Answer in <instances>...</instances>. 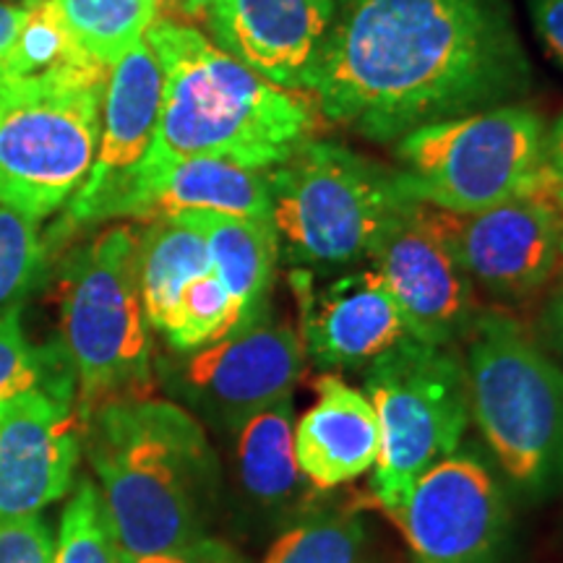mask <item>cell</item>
<instances>
[{
	"mask_svg": "<svg viewBox=\"0 0 563 563\" xmlns=\"http://www.w3.org/2000/svg\"><path fill=\"white\" fill-rule=\"evenodd\" d=\"M139 232L110 228L76 249L60 279L63 347L76 373L79 418L154 389L152 327L139 290Z\"/></svg>",
	"mask_w": 563,
	"mask_h": 563,
	"instance_id": "6",
	"label": "cell"
},
{
	"mask_svg": "<svg viewBox=\"0 0 563 563\" xmlns=\"http://www.w3.org/2000/svg\"><path fill=\"white\" fill-rule=\"evenodd\" d=\"M540 336H543L545 347L563 355V287L545 302L543 316H540Z\"/></svg>",
	"mask_w": 563,
	"mask_h": 563,
	"instance_id": "33",
	"label": "cell"
},
{
	"mask_svg": "<svg viewBox=\"0 0 563 563\" xmlns=\"http://www.w3.org/2000/svg\"><path fill=\"white\" fill-rule=\"evenodd\" d=\"M545 131L543 118L522 104L422 125L397 141V180L410 201L475 214L551 178Z\"/></svg>",
	"mask_w": 563,
	"mask_h": 563,
	"instance_id": "8",
	"label": "cell"
},
{
	"mask_svg": "<svg viewBox=\"0 0 563 563\" xmlns=\"http://www.w3.org/2000/svg\"><path fill=\"white\" fill-rule=\"evenodd\" d=\"M545 167L563 178V115L545 131Z\"/></svg>",
	"mask_w": 563,
	"mask_h": 563,
	"instance_id": "35",
	"label": "cell"
},
{
	"mask_svg": "<svg viewBox=\"0 0 563 563\" xmlns=\"http://www.w3.org/2000/svg\"><path fill=\"white\" fill-rule=\"evenodd\" d=\"M110 68L0 76V207L40 222L79 194L102 136Z\"/></svg>",
	"mask_w": 563,
	"mask_h": 563,
	"instance_id": "4",
	"label": "cell"
},
{
	"mask_svg": "<svg viewBox=\"0 0 563 563\" xmlns=\"http://www.w3.org/2000/svg\"><path fill=\"white\" fill-rule=\"evenodd\" d=\"M30 5L9 3V0H0V63L5 60L11 45L16 42L21 26H24Z\"/></svg>",
	"mask_w": 563,
	"mask_h": 563,
	"instance_id": "34",
	"label": "cell"
},
{
	"mask_svg": "<svg viewBox=\"0 0 563 563\" xmlns=\"http://www.w3.org/2000/svg\"><path fill=\"white\" fill-rule=\"evenodd\" d=\"M428 214L475 290L501 302L532 298L561 258V217L553 173L543 186L475 214L428 207Z\"/></svg>",
	"mask_w": 563,
	"mask_h": 563,
	"instance_id": "11",
	"label": "cell"
},
{
	"mask_svg": "<svg viewBox=\"0 0 563 563\" xmlns=\"http://www.w3.org/2000/svg\"><path fill=\"white\" fill-rule=\"evenodd\" d=\"M121 548L112 534L100 488L89 477L76 483L63 511L53 563H118Z\"/></svg>",
	"mask_w": 563,
	"mask_h": 563,
	"instance_id": "28",
	"label": "cell"
},
{
	"mask_svg": "<svg viewBox=\"0 0 563 563\" xmlns=\"http://www.w3.org/2000/svg\"><path fill=\"white\" fill-rule=\"evenodd\" d=\"M21 5H30V3H37V0H19Z\"/></svg>",
	"mask_w": 563,
	"mask_h": 563,
	"instance_id": "38",
	"label": "cell"
},
{
	"mask_svg": "<svg viewBox=\"0 0 563 563\" xmlns=\"http://www.w3.org/2000/svg\"><path fill=\"white\" fill-rule=\"evenodd\" d=\"M0 74H3V63H0Z\"/></svg>",
	"mask_w": 563,
	"mask_h": 563,
	"instance_id": "40",
	"label": "cell"
},
{
	"mask_svg": "<svg viewBox=\"0 0 563 563\" xmlns=\"http://www.w3.org/2000/svg\"><path fill=\"white\" fill-rule=\"evenodd\" d=\"M136 266L146 321L162 336L173 327L186 287L214 269L203 235L180 217L150 222L139 232Z\"/></svg>",
	"mask_w": 563,
	"mask_h": 563,
	"instance_id": "22",
	"label": "cell"
},
{
	"mask_svg": "<svg viewBox=\"0 0 563 563\" xmlns=\"http://www.w3.org/2000/svg\"><path fill=\"white\" fill-rule=\"evenodd\" d=\"M209 3H211V0H186V5H188V9H191V11H203Z\"/></svg>",
	"mask_w": 563,
	"mask_h": 563,
	"instance_id": "37",
	"label": "cell"
},
{
	"mask_svg": "<svg viewBox=\"0 0 563 563\" xmlns=\"http://www.w3.org/2000/svg\"><path fill=\"white\" fill-rule=\"evenodd\" d=\"M290 285L300 306L298 329L306 355L321 371H365L415 336L389 287L373 269L344 274L319 292L311 274L295 269Z\"/></svg>",
	"mask_w": 563,
	"mask_h": 563,
	"instance_id": "14",
	"label": "cell"
},
{
	"mask_svg": "<svg viewBox=\"0 0 563 563\" xmlns=\"http://www.w3.org/2000/svg\"><path fill=\"white\" fill-rule=\"evenodd\" d=\"M470 418L514 488L563 485V365L506 313H481L467 340Z\"/></svg>",
	"mask_w": 563,
	"mask_h": 563,
	"instance_id": "5",
	"label": "cell"
},
{
	"mask_svg": "<svg viewBox=\"0 0 563 563\" xmlns=\"http://www.w3.org/2000/svg\"><path fill=\"white\" fill-rule=\"evenodd\" d=\"M55 540L37 514L0 519V563H53Z\"/></svg>",
	"mask_w": 563,
	"mask_h": 563,
	"instance_id": "30",
	"label": "cell"
},
{
	"mask_svg": "<svg viewBox=\"0 0 563 563\" xmlns=\"http://www.w3.org/2000/svg\"><path fill=\"white\" fill-rule=\"evenodd\" d=\"M386 514L402 530L412 563H493L509 519L496 477L467 454L435 462Z\"/></svg>",
	"mask_w": 563,
	"mask_h": 563,
	"instance_id": "13",
	"label": "cell"
},
{
	"mask_svg": "<svg viewBox=\"0 0 563 563\" xmlns=\"http://www.w3.org/2000/svg\"><path fill=\"white\" fill-rule=\"evenodd\" d=\"M532 21L545 51L563 68V0H532Z\"/></svg>",
	"mask_w": 563,
	"mask_h": 563,
	"instance_id": "32",
	"label": "cell"
},
{
	"mask_svg": "<svg viewBox=\"0 0 563 563\" xmlns=\"http://www.w3.org/2000/svg\"><path fill=\"white\" fill-rule=\"evenodd\" d=\"M70 34L89 58L112 68L157 21L152 0H55Z\"/></svg>",
	"mask_w": 563,
	"mask_h": 563,
	"instance_id": "24",
	"label": "cell"
},
{
	"mask_svg": "<svg viewBox=\"0 0 563 563\" xmlns=\"http://www.w3.org/2000/svg\"><path fill=\"white\" fill-rule=\"evenodd\" d=\"M365 527L352 514H319L274 540L262 563H363Z\"/></svg>",
	"mask_w": 563,
	"mask_h": 563,
	"instance_id": "27",
	"label": "cell"
},
{
	"mask_svg": "<svg viewBox=\"0 0 563 563\" xmlns=\"http://www.w3.org/2000/svg\"><path fill=\"white\" fill-rule=\"evenodd\" d=\"M235 435V473L243 496L266 511L290 506L302 481L295 456L292 397L253 415Z\"/></svg>",
	"mask_w": 563,
	"mask_h": 563,
	"instance_id": "21",
	"label": "cell"
},
{
	"mask_svg": "<svg viewBox=\"0 0 563 563\" xmlns=\"http://www.w3.org/2000/svg\"><path fill=\"white\" fill-rule=\"evenodd\" d=\"M81 449L123 553L170 551L207 538L220 462L203 422L173 399H121L84 420Z\"/></svg>",
	"mask_w": 563,
	"mask_h": 563,
	"instance_id": "2",
	"label": "cell"
},
{
	"mask_svg": "<svg viewBox=\"0 0 563 563\" xmlns=\"http://www.w3.org/2000/svg\"><path fill=\"white\" fill-rule=\"evenodd\" d=\"M84 422L76 397L37 389L0 415V519L37 514L76 481Z\"/></svg>",
	"mask_w": 563,
	"mask_h": 563,
	"instance_id": "15",
	"label": "cell"
},
{
	"mask_svg": "<svg viewBox=\"0 0 563 563\" xmlns=\"http://www.w3.org/2000/svg\"><path fill=\"white\" fill-rule=\"evenodd\" d=\"M188 211L272 220L269 170L217 157L175 159L154 173H141L104 203L100 220H170Z\"/></svg>",
	"mask_w": 563,
	"mask_h": 563,
	"instance_id": "18",
	"label": "cell"
},
{
	"mask_svg": "<svg viewBox=\"0 0 563 563\" xmlns=\"http://www.w3.org/2000/svg\"><path fill=\"white\" fill-rule=\"evenodd\" d=\"M306 361L300 329L266 311L220 342L159 357L157 378L194 418L235 433L256 412L292 397Z\"/></svg>",
	"mask_w": 563,
	"mask_h": 563,
	"instance_id": "10",
	"label": "cell"
},
{
	"mask_svg": "<svg viewBox=\"0 0 563 563\" xmlns=\"http://www.w3.org/2000/svg\"><path fill=\"white\" fill-rule=\"evenodd\" d=\"M336 0H211L214 45L274 87L311 95Z\"/></svg>",
	"mask_w": 563,
	"mask_h": 563,
	"instance_id": "16",
	"label": "cell"
},
{
	"mask_svg": "<svg viewBox=\"0 0 563 563\" xmlns=\"http://www.w3.org/2000/svg\"><path fill=\"white\" fill-rule=\"evenodd\" d=\"M118 563H249V559L232 548L224 540H217L207 534V538L194 540V543L170 548V551L146 553V555H129L121 551Z\"/></svg>",
	"mask_w": 563,
	"mask_h": 563,
	"instance_id": "31",
	"label": "cell"
},
{
	"mask_svg": "<svg viewBox=\"0 0 563 563\" xmlns=\"http://www.w3.org/2000/svg\"><path fill=\"white\" fill-rule=\"evenodd\" d=\"M553 199L561 217V256H563V178H555V175H553Z\"/></svg>",
	"mask_w": 563,
	"mask_h": 563,
	"instance_id": "36",
	"label": "cell"
},
{
	"mask_svg": "<svg viewBox=\"0 0 563 563\" xmlns=\"http://www.w3.org/2000/svg\"><path fill=\"white\" fill-rule=\"evenodd\" d=\"M76 397V373L63 342L32 344L21 323V302L0 311V415L30 391Z\"/></svg>",
	"mask_w": 563,
	"mask_h": 563,
	"instance_id": "23",
	"label": "cell"
},
{
	"mask_svg": "<svg viewBox=\"0 0 563 563\" xmlns=\"http://www.w3.org/2000/svg\"><path fill=\"white\" fill-rule=\"evenodd\" d=\"M530 81L509 0H336L311 97L327 121L391 144Z\"/></svg>",
	"mask_w": 563,
	"mask_h": 563,
	"instance_id": "1",
	"label": "cell"
},
{
	"mask_svg": "<svg viewBox=\"0 0 563 563\" xmlns=\"http://www.w3.org/2000/svg\"><path fill=\"white\" fill-rule=\"evenodd\" d=\"M180 220L194 224L207 241L211 264L241 306L245 321H256L269 311V292L279 262V241L272 220L188 211Z\"/></svg>",
	"mask_w": 563,
	"mask_h": 563,
	"instance_id": "20",
	"label": "cell"
},
{
	"mask_svg": "<svg viewBox=\"0 0 563 563\" xmlns=\"http://www.w3.org/2000/svg\"><path fill=\"white\" fill-rule=\"evenodd\" d=\"M37 222L0 207V311L24 300L45 264Z\"/></svg>",
	"mask_w": 563,
	"mask_h": 563,
	"instance_id": "29",
	"label": "cell"
},
{
	"mask_svg": "<svg viewBox=\"0 0 563 563\" xmlns=\"http://www.w3.org/2000/svg\"><path fill=\"white\" fill-rule=\"evenodd\" d=\"M382 428L368 394L340 373L316 378V402L295 420V456L316 490L357 481L378 460Z\"/></svg>",
	"mask_w": 563,
	"mask_h": 563,
	"instance_id": "19",
	"label": "cell"
},
{
	"mask_svg": "<svg viewBox=\"0 0 563 563\" xmlns=\"http://www.w3.org/2000/svg\"><path fill=\"white\" fill-rule=\"evenodd\" d=\"M162 68L146 37L110 68L102 100V136L95 165L70 199L68 228L97 224V214L150 152L159 123Z\"/></svg>",
	"mask_w": 563,
	"mask_h": 563,
	"instance_id": "17",
	"label": "cell"
},
{
	"mask_svg": "<svg viewBox=\"0 0 563 563\" xmlns=\"http://www.w3.org/2000/svg\"><path fill=\"white\" fill-rule=\"evenodd\" d=\"M363 373L382 428L371 493L391 511L420 475L460 449L470 422L467 371L454 347L407 336Z\"/></svg>",
	"mask_w": 563,
	"mask_h": 563,
	"instance_id": "9",
	"label": "cell"
},
{
	"mask_svg": "<svg viewBox=\"0 0 563 563\" xmlns=\"http://www.w3.org/2000/svg\"><path fill=\"white\" fill-rule=\"evenodd\" d=\"M152 3H157V5H159V3H162V0H152Z\"/></svg>",
	"mask_w": 563,
	"mask_h": 563,
	"instance_id": "39",
	"label": "cell"
},
{
	"mask_svg": "<svg viewBox=\"0 0 563 563\" xmlns=\"http://www.w3.org/2000/svg\"><path fill=\"white\" fill-rule=\"evenodd\" d=\"M97 63L70 34L55 0L30 3L24 26L3 60L0 76H37L63 66Z\"/></svg>",
	"mask_w": 563,
	"mask_h": 563,
	"instance_id": "26",
	"label": "cell"
},
{
	"mask_svg": "<svg viewBox=\"0 0 563 563\" xmlns=\"http://www.w3.org/2000/svg\"><path fill=\"white\" fill-rule=\"evenodd\" d=\"M368 258L418 340L435 347L467 340L483 311L426 203H407L371 245Z\"/></svg>",
	"mask_w": 563,
	"mask_h": 563,
	"instance_id": "12",
	"label": "cell"
},
{
	"mask_svg": "<svg viewBox=\"0 0 563 563\" xmlns=\"http://www.w3.org/2000/svg\"><path fill=\"white\" fill-rule=\"evenodd\" d=\"M146 42L162 68V108L150 152L133 175L188 157L272 170L313 139L316 112L306 95L264 81L194 26L154 21Z\"/></svg>",
	"mask_w": 563,
	"mask_h": 563,
	"instance_id": "3",
	"label": "cell"
},
{
	"mask_svg": "<svg viewBox=\"0 0 563 563\" xmlns=\"http://www.w3.org/2000/svg\"><path fill=\"white\" fill-rule=\"evenodd\" d=\"M272 224L279 256L302 266H344L368 258L407 199L397 173L334 141H306L269 170Z\"/></svg>",
	"mask_w": 563,
	"mask_h": 563,
	"instance_id": "7",
	"label": "cell"
},
{
	"mask_svg": "<svg viewBox=\"0 0 563 563\" xmlns=\"http://www.w3.org/2000/svg\"><path fill=\"white\" fill-rule=\"evenodd\" d=\"M249 327L232 295L214 269L201 274L180 295L178 311L165 340L173 352H194Z\"/></svg>",
	"mask_w": 563,
	"mask_h": 563,
	"instance_id": "25",
	"label": "cell"
}]
</instances>
